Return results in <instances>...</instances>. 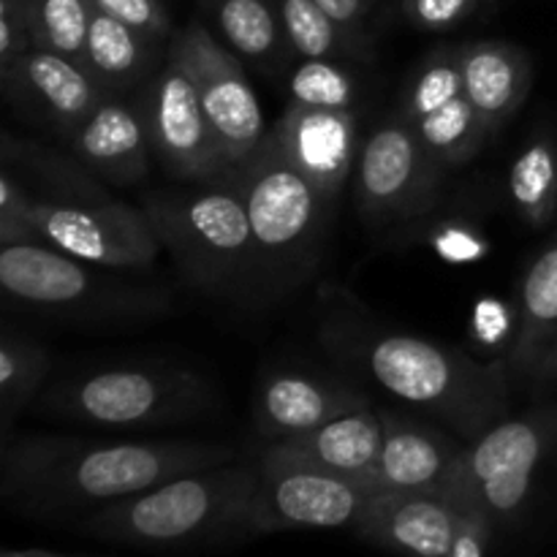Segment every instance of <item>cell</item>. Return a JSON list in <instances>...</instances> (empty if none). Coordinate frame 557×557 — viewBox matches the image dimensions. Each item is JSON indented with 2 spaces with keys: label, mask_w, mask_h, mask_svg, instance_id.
Returning a JSON list of instances; mask_svg holds the SVG:
<instances>
[{
  "label": "cell",
  "mask_w": 557,
  "mask_h": 557,
  "mask_svg": "<svg viewBox=\"0 0 557 557\" xmlns=\"http://www.w3.org/2000/svg\"><path fill=\"white\" fill-rule=\"evenodd\" d=\"M36 47L20 0H0V79L11 74Z\"/></svg>",
  "instance_id": "obj_35"
},
{
  "label": "cell",
  "mask_w": 557,
  "mask_h": 557,
  "mask_svg": "<svg viewBox=\"0 0 557 557\" xmlns=\"http://www.w3.org/2000/svg\"><path fill=\"white\" fill-rule=\"evenodd\" d=\"M163 38L141 33L103 11H92L90 30L85 41L82 63L90 69L98 85L109 96H131L139 92L161 69L166 49H161Z\"/></svg>",
  "instance_id": "obj_23"
},
{
  "label": "cell",
  "mask_w": 557,
  "mask_h": 557,
  "mask_svg": "<svg viewBox=\"0 0 557 557\" xmlns=\"http://www.w3.org/2000/svg\"><path fill=\"white\" fill-rule=\"evenodd\" d=\"M141 210L150 218L163 250L174 256L190 283L232 297L264 288L237 177L152 190L145 194Z\"/></svg>",
  "instance_id": "obj_4"
},
{
  "label": "cell",
  "mask_w": 557,
  "mask_h": 557,
  "mask_svg": "<svg viewBox=\"0 0 557 557\" xmlns=\"http://www.w3.org/2000/svg\"><path fill=\"white\" fill-rule=\"evenodd\" d=\"M259 462H223L183 473L139 495L79 517L76 528L101 542L145 549L199 547L248 539V506Z\"/></svg>",
  "instance_id": "obj_3"
},
{
  "label": "cell",
  "mask_w": 557,
  "mask_h": 557,
  "mask_svg": "<svg viewBox=\"0 0 557 557\" xmlns=\"http://www.w3.org/2000/svg\"><path fill=\"white\" fill-rule=\"evenodd\" d=\"M169 44L199 90L201 109L218 141L223 166L228 177H234L270 131L253 85L245 76L243 60L199 22H190L174 33Z\"/></svg>",
  "instance_id": "obj_10"
},
{
  "label": "cell",
  "mask_w": 557,
  "mask_h": 557,
  "mask_svg": "<svg viewBox=\"0 0 557 557\" xmlns=\"http://www.w3.org/2000/svg\"><path fill=\"white\" fill-rule=\"evenodd\" d=\"M27 218L44 245L107 270H147L163 250L147 212L120 199L101 205L30 199Z\"/></svg>",
  "instance_id": "obj_13"
},
{
  "label": "cell",
  "mask_w": 557,
  "mask_h": 557,
  "mask_svg": "<svg viewBox=\"0 0 557 557\" xmlns=\"http://www.w3.org/2000/svg\"><path fill=\"white\" fill-rule=\"evenodd\" d=\"M272 455L321 468L335 476L351 479L364 490V479L379 466L384 449V417L381 408L364 406L321 424L313 433L267 444Z\"/></svg>",
  "instance_id": "obj_20"
},
{
  "label": "cell",
  "mask_w": 557,
  "mask_h": 557,
  "mask_svg": "<svg viewBox=\"0 0 557 557\" xmlns=\"http://www.w3.org/2000/svg\"><path fill=\"white\" fill-rule=\"evenodd\" d=\"M232 460H237L232 446L205 441L27 435L0 446V493L22 515L85 517L169 479Z\"/></svg>",
  "instance_id": "obj_1"
},
{
  "label": "cell",
  "mask_w": 557,
  "mask_h": 557,
  "mask_svg": "<svg viewBox=\"0 0 557 557\" xmlns=\"http://www.w3.org/2000/svg\"><path fill=\"white\" fill-rule=\"evenodd\" d=\"M52 357L47 346L27 335L5 332L0 341V435L9 444L16 419L41 395Z\"/></svg>",
  "instance_id": "obj_26"
},
{
  "label": "cell",
  "mask_w": 557,
  "mask_h": 557,
  "mask_svg": "<svg viewBox=\"0 0 557 557\" xmlns=\"http://www.w3.org/2000/svg\"><path fill=\"white\" fill-rule=\"evenodd\" d=\"M3 557H65V555H52V553H44V549H9V553H3Z\"/></svg>",
  "instance_id": "obj_40"
},
{
  "label": "cell",
  "mask_w": 557,
  "mask_h": 557,
  "mask_svg": "<svg viewBox=\"0 0 557 557\" xmlns=\"http://www.w3.org/2000/svg\"><path fill=\"white\" fill-rule=\"evenodd\" d=\"M324 346L357 364L397 400L433 413L462 441H476L509 411V362H479L428 337L379 332L354 321L326 326Z\"/></svg>",
  "instance_id": "obj_2"
},
{
  "label": "cell",
  "mask_w": 557,
  "mask_h": 557,
  "mask_svg": "<svg viewBox=\"0 0 557 557\" xmlns=\"http://www.w3.org/2000/svg\"><path fill=\"white\" fill-rule=\"evenodd\" d=\"M557 337V232L533 259L522 277L517 332L509 346V368L515 379L533 381L544 354Z\"/></svg>",
  "instance_id": "obj_24"
},
{
  "label": "cell",
  "mask_w": 557,
  "mask_h": 557,
  "mask_svg": "<svg viewBox=\"0 0 557 557\" xmlns=\"http://www.w3.org/2000/svg\"><path fill=\"white\" fill-rule=\"evenodd\" d=\"M283 33L297 58L337 60L357 52L359 38L337 25L315 0H275Z\"/></svg>",
  "instance_id": "obj_29"
},
{
  "label": "cell",
  "mask_w": 557,
  "mask_h": 557,
  "mask_svg": "<svg viewBox=\"0 0 557 557\" xmlns=\"http://www.w3.org/2000/svg\"><path fill=\"white\" fill-rule=\"evenodd\" d=\"M218 33L223 44L245 63L264 74L286 69V33L275 0H218Z\"/></svg>",
  "instance_id": "obj_25"
},
{
  "label": "cell",
  "mask_w": 557,
  "mask_h": 557,
  "mask_svg": "<svg viewBox=\"0 0 557 557\" xmlns=\"http://www.w3.org/2000/svg\"><path fill=\"white\" fill-rule=\"evenodd\" d=\"M3 169L20 180L27 196L52 205H101L114 201L109 185H103L74 152L54 150L20 139L11 131L3 134Z\"/></svg>",
  "instance_id": "obj_22"
},
{
  "label": "cell",
  "mask_w": 557,
  "mask_h": 557,
  "mask_svg": "<svg viewBox=\"0 0 557 557\" xmlns=\"http://www.w3.org/2000/svg\"><path fill=\"white\" fill-rule=\"evenodd\" d=\"M509 199L515 212L533 228H544L557 215V145L539 134L522 147L509 172Z\"/></svg>",
  "instance_id": "obj_27"
},
{
  "label": "cell",
  "mask_w": 557,
  "mask_h": 557,
  "mask_svg": "<svg viewBox=\"0 0 557 557\" xmlns=\"http://www.w3.org/2000/svg\"><path fill=\"white\" fill-rule=\"evenodd\" d=\"M65 147L109 188H131L150 174L152 145L136 98L103 96Z\"/></svg>",
  "instance_id": "obj_17"
},
{
  "label": "cell",
  "mask_w": 557,
  "mask_h": 557,
  "mask_svg": "<svg viewBox=\"0 0 557 557\" xmlns=\"http://www.w3.org/2000/svg\"><path fill=\"white\" fill-rule=\"evenodd\" d=\"M455 504L460 509V531H457L451 557H487L493 533L498 531L493 517L482 506L473 504L471 498H455Z\"/></svg>",
  "instance_id": "obj_36"
},
{
  "label": "cell",
  "mask_w": 557,
  "mask_h": 557,
  "mask_svg": "<svg viewBox=\"0 0 557 557\" xmlns=\"http://www.w3.org/2000/svg\"><path fill=\"white\" fill-rule=\"evenodd\" d=\"M0 288L20 308L85 324L150 319L169 308L166 294L131 286L107 267L63 253L52 245H0Z\"/></svg>",
  "instance_id": "obj_7"
},
{
  "label": "cell",
  "mask_w": 557,
  "mask_h": 557,
  "mask_svg": "<svg viewBox=\"0 0 557 557\" xmlns=\"http://www.w3.org/2000/svg\"><path fill=\"white\" fill-rule=\"evenodd\" d=\"M332 20L346 27L351 36L359 38L364 14H368V0H315Z\"/></svg>",
  "instance_id": "obj_38"
},
{
  "label": "cell",
  "mask_w": 557,
  "mask_h": 557,
  "mask_svg": "<svg viewBox=\"0 0 557 557\" xmlns=\"http://www.w3.org/2000/svg\"><path fill=\"white\" fill-rule=\"evenodd\" d=\"M533 384L536 386H549V384H557V362L547 364L544 370H539V375L533 379Z\"/></svg>",
  "instance_id": "obj_39"
},
{
  "label": "cell",
  "mask_w": 557,
  "mask_h": 557,
  "mask_svg": "<svg viewBox=\"0 0 557 557\" xmlns=\"http://www.w3.org/2000/svg\"><path fill=\"white\" fill-rule=\"evenodd\" d=\"M357 76L337 60H302L288 79L292 103L308 109H357Z\"/></svg>",
  "instance_id": "obj_32"
},
{
  "label": "cell",
  "mask_w": 557,
  "mask_h": 557,
  "mask_svg": "<svg viewBox=\"0 0 557 557\" xmlns=\"http://www.w3.org/2000/svg\"><path fill=\"white\" fill-rule=\"evenodd\" d=\"M466 98L495 136L520 112L533 87V60L509 41H471L460 47Z\"/></svg>",
  "instance_id": "obj_21"
},
{
  "label": "cell",
  "mask_w": 557,
  "mask_h": 557,
  "mask_svg": "<svg viewBox=\"0 0 557 557\" xmlns=\"http://www.w3.org/2000/svg\"><path fill=\"white\" fill-rule=\"evenodd\" d=\"M272 134L286 156L335 201L357 169L362 147L357 109H308L288 103L283 117L272 125Z\"/></svg>",
  "instance_id": "obj_18"
},
{
  "label": "cell",
  "mask_w": 557,
  "mask_h": 557,
  "mask_svg": "<svg viewBox=\"0 0 557 557\" xmlns=\"http://www.w3.org/2000/svg\"><path fill=\"white\" fill-rule=\"evenodd\" d=\"M460 96H466L460 47H438L408 76L400 98V114L417 123Z\"/></svg>",
  "instance_id": "obj_30"
},
{
  "label": "cell",
  "mask_w": 557,
  "mask_h": 557,
  "mask_svg": "<svg viewBox=\"0 0 557 557\" xmlns=\"http://www.w3.org/2000/svg\"><path fill=\"white\" fill-rule=\"evenodd\" d=\"M479 0H403L408 22L422 30H446L466 20Z\"/></svg>",
  "instance_id": "obj_37"
},
{
  "label": "cell",
  "mask_w": 557,
  "mask_h": 557,
  "mask_svg": "<svg viewBox=\"0 0 557 557\" xmlns=\"http://www.w3.org/2000/svg\"><path fill=\"white\" fill-rule=\"evenodd\" d=\"M27 190L11 172H0V245L41 243L36 226L27 218Z\"/></svg>",
  "instance_id": "obj_33"
},
{
  "label": "cell",
  "mask_w": 557,
  "mask_h": 557,
  "mask_svg": "<svg viewBox=\"0 0 557 557\" xmlns=\"http://www.w3.org/2000/svg\"><path fill=\"white\" fill-rule=\"evenodd\" d=\"M134 98L150 134L152 156L169 177L180 183L228 180L199 90L172 44H166L161 69Z\"/></svg>",
  "instance_id": "obj_11"
},
{
  "label": "cell",
  "mask_w": 557,
  "mask_h": 557,
  "mask_svg": "<svg viewBox=\"0 0 557 557\" xmlns=\"http://www.w3.org/2000/svg\"><path fill=\"white\" fill-rule=\"evenodd\" d=\"M259 253L261 283L286 292L319 261L332 199L286 156L272 128L237 174Z\"/></svg>",
  "instance_id": "obj_6"
},
{
  "label": "cell",
  "mask_w": 557,
  "mask_h": 557,
  "mask_svg": "<svg viewBox=\"0 0 557 557\" xmlns=\"http://www.w3.org/2000/svg\"><path fill=\"white\" fill-rule=\"evenodd\" d=\"M370 406L368 395L335 379H319L297 370L267 375L253 400L256 430L270 444L313 433L321 424Z\"/></svg>",
  "instance_id": "obj_19"
},
{
  "label": "cell",
  "mask_w": 557,
  "mask_h": 557,
  "mask_svg": "<svg viewBox=\"0 0 557 557\" xmlns=\"http://www.w3.org/2000/svg\"><path fill=\"white\" fill-rule=\"evenodd\" d=\"M259 482L248 506V539L283 531H337L357 525L370 495L351 479L261 449Z\"/></svg>",
  "instance_id": "obj_9"
},
{
  "label": "cell",
  "mask_w": 557,
  "mask_h": 557,
  "mask_svg": "<svg viewBox=\"0 0 557 557\" xmlns=\"http://www.w3.org/2000/svg\"><path fill=\"white\" fill-rule=\"evenodd\" d=\"M460 509L446 493H375L354 533L403 557H451Z\"/></svg>",
  "instance_id": "obj_15"
},
{
  "label": "cell",
  "mask_w": 557,
  "mask_h": 557,
  "mask_svg": "<svg viewBox=\"0 0 557 557\" xmlns=\"http://www.w3.org/2000/svg\"><path fill=\"white\" fill-rule=\"evenodd\" d=\"M0 90L16 112L63 141L101 98L109 96L82 60L44 47H33L22 63L0 79Z\"/></svg>",
  "instance_id": "obj_14"
},
{
  "label": "cell",
  "mask_w": 557,
  "mask_h": 557,
  "mask_svg": "<svg viewBox=\"0 0 557 557\" xmlns=\"http://www.w3.org/2000/svg\"><path fill=\"white\" fill-rule=\"evenodd\" d=\"M384 417V449L364 479V493H446L466 446L451 433L392 413Z\"/></svg>",
  "instance_id": "obj_16"
},
{
  "label": "cell",
  "mask_w": 557,
  "mask_h": 557,
  "mask_svg": "<svg viewBox=\"0 0 557 557\" xmlns=\"http://www.w3.org/2000/svg\"><path fill=\"white\" fill-rule=\"evenodd\" d=\"M92 5L136 30L172 41V20L161 0H92Z\"/></svg>",
  "instance_id": "obj_34"
},
{
  "label": "cell",
  "mask_w": 557,
  "mask_h": 557,
  "mask_svg": "<svg viewBox=\"0 0 557 557\" xmlns=\"http://www.w3.org/2000/svg\"><path fill=\"white\" fill-rule=\"evenodd\" d=\"M557 449V406L500 419L462 449L446 495L471 498L495 528L515 525L531 500L533 482Z\"/></svg>",
  "instance_id": "obj_8"
},
{
  "label": "cell",
  "mask_w": 557,
  "mask_h": 557,
  "mask_svg": "<svg viewBox=\"0 0 557 557\" xmlns=\"http://www.w3.org/2000/svg\"><path fill=\"white\" fill-rule=\"evenodd\" d=\"M413 128H417L419 139L428 147L430 156L444 163L446 169L473 161L484 150V145L493 139L487 123L466 96L455 98L428 117L417 120Z\"/></svg>",
  "instance_id": "obj_28"
},
{
  "label": "cell",
  "mask_w": 557,
  "mask_h": 557,
  "mask_svg": "<svg viewBox=\"0 0 557 557\" xmlns=\"http://www.w3.org/2000/svg\"><path fill=\"white\" fill-rule=\"evenodd\" d=\"M215 406V386L183 364H114L60 381L36 400L38 413L114 433H147L190 422Z\"/></svg>",
  "instance_id": "obj_5"
},
{
  "label": "cell",
  "mask_w": 557,
  "mask_h": 557,
  "mask_svg": "<svg viewBox=\"0 0 557 557\" xmlns=\"http://www.w3.org/2000/svg\"><path fill=\"white\" fill-rule=\"evenodd\" d=\"M446 166L430 156L411 120L386 117L359 147L354 196L362 218L392 223L422 215L435 201Z\"/></svg>",
  "instance_id": "obj_12"
},
{
  "label": "cell",
  "mask_w": 557,
  "mask_h": 557,
  "mask_svg": "<svg viewBox=\"0 0 557 557\" xmlns=\"http://www.w3.org/2000/svg\"><path fill=\"white\" fill-rule=\"evenodd\" d=\"M36 47L60 54L85 58L87 30L92 20V0H20Z\"/></svg>",
  "instance_id": "obj_31"
}]
</instances>
